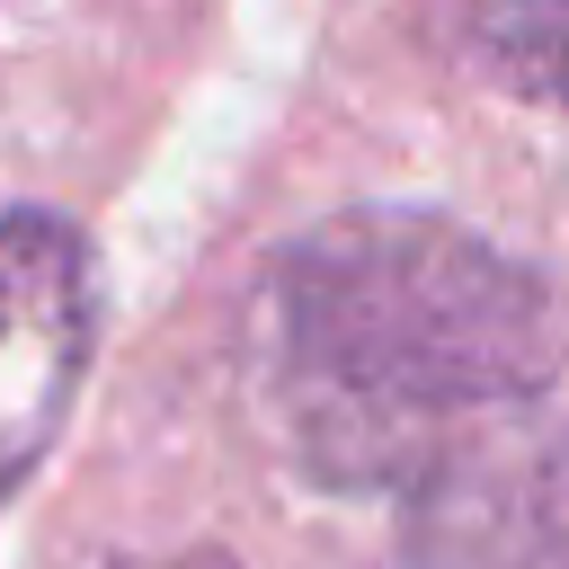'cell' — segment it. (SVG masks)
I'll list each match as a JSON object with an SVG mask.
<instances>
[{"instance_id":"3","label":"cell","mask_w":569,"mask_h":569,"mask_svg":"<svg viewBox=\"0 0 569 569\" xmlns=\"http://www.w3.org/2000/svg\"><path fill=\"white\" fill-rule=\"evenodd\" d=\"M98 347V258L80 222L18 204L0 213V507L53 453Z\"/></svg>"},{"instance_id":"4","label":"cell","mask_w":569,"mask_h":569,"mask_svg":"<svg viewBox=\"0 0 569 569\" xmlns=\"http://www.w3.org/2000/svg\"><path fill=\"white\" fill-rule=\"evenodd\" d=\"M453 36L498 89L569 107V0H453Z\"/></svg>"},{"instance_id":"2","label":"cell","mask_w":569,"mask_h":569,"mask_svg":"<svg viewBox=\"0 0 569 569\" xmlns=\"http://www.w3.org/2000/svg\"><path fill=\"white\" fill-rule=\"evenodd\" d=\"M400 498L409 569H569V418H471Z\"/></svg>"},{"instance_id":"5","label":"cell","mask_w":569,"mask_h":569,"mask_svg":"<svg viewBox=\"0 0 569 569\" xmlns=\"http://www.w3.org/2000/svg\"><path fill=\"white\" fill-rule=\"evenodd\" d=\"M116 569H240L222 542H196V551H151V560H116Z\"/></svg>"},{"instance_id":"1","label":"cell","mask_w":569,"mask_h":569,"mask_svg":"<svg viewBox=\"0 0 569 569\" xmlns=\"http://www.w3.org/2000/svg\"><path fill=\"white\" fill-rule=\"evenodd\" d=\"M560 293L453 213L356 204L267 258V373L293 462L409 489L445 436L560 382Z\"/></svg>"}]
</instances>
